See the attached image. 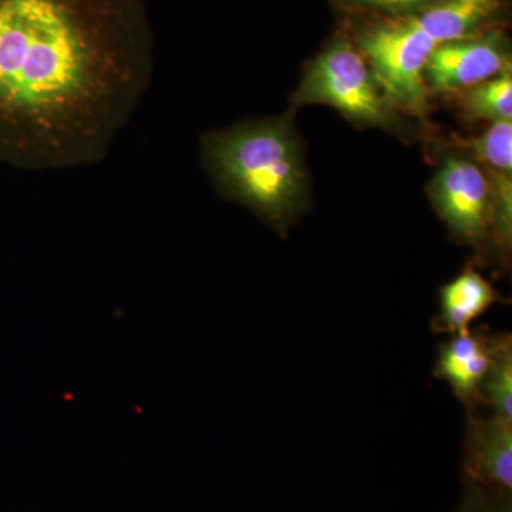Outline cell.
I'll list each match as a JSON object with an SVG mask.
<instances>
[{
  "instance_id": "1",
  "label": "cell",
  "mask_w": 512,
  "mask_h": 512,
  "mask_svg": "<svg viewBox=\"0 0 512 512\" xmlns=\"http://www.w3.org/2000/svg\"><path fill=\"white\" fill-rule=\"evenodd\" d=\"M144 0H0V163L106 160L154 69Z\"/></svg>"
},
{
  "instance_id": "2",
  "label": "cell",
  "mask_w": 512,
  "mask_h": 512,
  "mask_svg": "<svg viewBox=\"0 0 512 512\" xmlns=\"http://www.w3.org/2000/svg\"><path fill=\"white\" fill-rule=\"evenodd\" d=\"M205 167L218 190L256 215L284 227L305 192L301 148L279 120H251L202 137Z\"/></svg>"
},
{
  "instance_id": "3",
  "label": "cell",
  "mask_w": 512,
  "mask_h": 512,
  "mask_svg": "<svg viewBox=\"0 0 512 512\" xmlns=\"http://www.w3.org/2000/svg\"><path fill=\"white\" fill-rule=\"evenodd\" d=\"M293 100L296 104H326L359 124H392L389 104L366 60L348 39L335 40L309 64Z\"/></svg>"
},
{
  "instance_id": "4",
  "label": "cell",
  "mask_w": 512,
  "mask_h": 512,
  "mask_svg": "<svg viewBox=\"0 0 512 512\" xmlns=\"http://www.w3.org/2000/svg\"><path fill=\"white\" fill-rule=\"evenodd\" d=\"M360 47L387 104L414 116H424V70L437 45L414 23L412 16L367 30L360 37Z\"/></svg>"
},
{
  "instance_id": "5",
  "label": "cell",
  "mask_w": 512,
  "mask_h": 512,
  "mask_svg": "<svg viewBox=\"0 0 512 512\" xmlns=\"http://www.w3.org/2000/svg\"><path fill=\"white\" fill-rule=\"evenodd\" d=\"M440 217L461 241L480 245L493 227V195L483 167L460 157H447L430 185Z\"/></svg>"
},
{
  "instance_id": "6",
  "label": "cell",
  "mask_w": 512,
  "mask_h": 512,
  "mask_svg": "<svg viewBox=\"0 0 512 512\" xmlns=\"http://www.w3.org/2000/svg\"><path fill=\"white\" fill-rule=\"evenodd\" d=\"M505 70H510V62L497 36L467 37L437 46L427 62L424 80L433 92H460Z\"/></svg>"
},
{
  "instance_id": "7",
  "label": "cell",
  "mask_w": 512,
  "mask_h": 512,
  "mask_svg": "<svg viewBox=\"0 0 512 512\" xmlns=\"http://www.w3.org/2000/svg\"><path fill=\"white\" fill-rule=\"evenodd\" d=\"M503 335H491L483 328L454 335L439 348L436 376L446 380L470 412L483 406L481 387L500 346Z\"/></svg>"
},
{
  "instance_id": "8",
  "label": "cell",
  "mask_w": 512,
  "mask_h": 512,
  "mask_svg": "<svg viewBox=\"0 0 512 512\" xmlns=\"http://www.w3.org/2000/svg\"><path fill=\"white\" fill-rule=\"evenodd\" d=\"M464 470L474 485L511 494L512 423L491 416H471Z\"/></svg>"
},
{
  "instance_id": "9",
  "label": "cell",
  "mask_w": 512,
  "mask_h": 512,
  "mask_svg": "<svg viewBox=\"0 0 512 512\" xmlns=\"http://www.w3.org/2000/svg\"><path fill=\"white\" fill-rule=\"evenodd\" d=\"M497 301L498 293L493 285L476 269L467 268L441 289L437 332H447L453 336L467 333L471 325Z\"/></svg>"
},
{
  "instance_id": "10",
  "label": "cell",
  "mask_w": 512,
  "mask_h": 512,
  "mask_svg": "<svg viewBox=\"0 0 512 512\" xmlns=\"http://www.w3.org/2000/svg\"><path fill=\"white\" fill-rule=\"evenodd\" d=\"M497 8L498 0H434L412 18L440 46L471 37Z\"/></svg>"
},
{
  "instance_id": "11",
  "label": "cell",
  "mask_w": 512,
  "mask_h": 512,
  "mask_svg": "<svg viewBox=\"0 0 512 512\" xmlns=\"http://www.w3.org/2000/svg\"><path fill=\"white\" fill-rule=\"evenodd\" d=\"M481 397L491 414L512 423V343L510 335H503L500 346L485 376Z\"/></svg>"
},
{
  "instance_id": "12",
  "label": "cell",
  "mask_w": 512,
  "mask_h": 512,
  "mask_svg": "<svg viewBox=\"0 0 512 512\" xmlns=\"http://www.w3.org/2000/svg\"><path fill=\"white\" fill-rule=\"evenodd\" d=\"M466 110L473 119L504 121L512 117L511 69L471 87L466 93Z\"/></svg>"
},
{
  "instance_id": "13",
  "label": "cell",
  "mask_w": 512,
  "mask_h": 512,
  "mask_svg": "<svg viewBox=\"0 0 512 512\" xmlns=\"http://www.w3.org/2000/svg\"><path fill=\"white\" fill-rule=\"evenodd\" d=\"M342 5L355 9H376L390 13H417L434 0H339Z\"/></svg>"
},
{
  "instance_id": "14",
  "label": "cell",
  "mask_w": 512,
  "mask_h": 512,
  "mask_svg": "<svg viewBox=\"0 0 512 512\" xmlns=\"http://www.w3.org/2000/svg\"><path fill=\"white\" fill-rule=\"evenodd\" d=\"M458 512H487V510L484 508L483 501L478 497L477 491H471Z\"/></svg>"
},
{
  "instance_id": "15",
  "label": "cell",
  "mask_w": 512,
  "mask_h": 512,
  "mask_svg": "<svg viewBox=\"0 0 512 512\" xmlns=\"http://www.w3.org/2000/svg\"><path fill=\"white\" fill-rule=\"evenodd\" d=\"M487 512H512L510 497L507 498V494H501V500L491 504Z\"/></svg>"
}]
</instances>
